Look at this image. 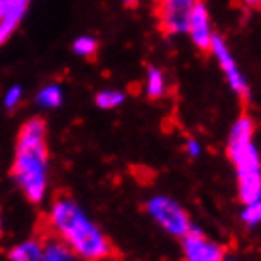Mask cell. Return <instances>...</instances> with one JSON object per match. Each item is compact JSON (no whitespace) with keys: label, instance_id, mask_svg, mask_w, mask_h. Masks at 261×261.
<instances>
[{"label":"cell","instance_id":"1","mask_svg":"<svg viewBox=\"0 0 261 261\" xmlns=\"http://www.w3.org/2000/svg\"><path fill=\"white\" fill-rule=\"evenodd\" d=\"M51 223L57 235L82 261H102L114 255L110 239L85 216L72 199H57L51 206Z\"/></svg>","mask_w":261,"mask_h":261},{"label":"cell","instance_id":"2","mask_svg":"<svg viewBox=\"0 0 261 261\" xmlns=\"http://www.w3.org/2000/svg\"><path fill=\"white\" fill-rule=\"evenodd\" d=\"M46 170V121L42 118H33L19 130L15 161L12 167L13 180L19 184L23 193L31 202H40L44 199L47 182Z\"/></svg>","mask_w":261,"mask_h":261},{"label":"cell","instance_id":"3","mask_svg":"<svg viewBox=\"0 0 261 261\" xmlns=\"http://www.w3.org/2000/svg\"><path fill=\"white\" fill-rule=\"evenodd\" d=\"M227 153L237 169L239 199L244 204L261 201V161L252 140L229 142Z\"/></svg>","mask_w":261,"mask_h":261},{"label":"cell","instance_id":"4","mask_svg":"<svg viewBox=\"0 0 261 261\" xmlns=\"http://www.w3.org/2000/svg\"><path fill=\"white\" fill-rule=\"evenodd\" d=\"M148 212L167 233L174 237H184L191 227L188 212L169 197H153L148 202Z\"/></svg>","mask_w":261,"mask_h":261},{"label":"cell","instance_id":"5","mask_svg":"<svg viewBox=\"0 0 261 261\" xmlns=\"http://www.w3.org/2000/svg\"><path fill=\"white\" fill-rule=\"evenodd\" d=\"M184 261H223L225 250L202 235L201 229L190 227L182 237Z\"/></svg>","mask_w":261,"mask_h":261},{"label":"cell","instance_id":"6","mask_svg":"<svg viewBox=\"0 0 261 261\" xmlns=\"http://www.w3.org/2000/svg\"><path fill=\"white\" fill-rule=\"evenodd\" d=\"M197 0H159V25L167 34L188 31L190 13Z\"/></svg>","mask_w":261,"mask_h":261},{"label":"cell","instance_id":"7","mask_svg":"<svg viewBox=\"0 0 261 261\" xmlns=\"http://www.w3.org/2000/svg\"><path fill=\"white\" fill-rule=\"evenodd\" d=\"M210 51L216 55V59H218V63H220V66H222V70L225 72L227 82H229V85L233 87V91H235L241 98H248L250 87H248V84H246L244 76L241 74V70H239V66H237L233 55H231V51H229V47L225 46L223 38L212 34V40H210Z\"/></svg>","mask_w":261,"mask_h":261},{"label":"cell","instance_id":"8","mask_svg":"<svg viewBox=\"0 0 261 261\" xmlns=\"http://www.w3.org/2000/svg\"><path fill=\"white\" fill-rule=\"evenodd\" d=\"M191 34V40L201 51H210V40H212V29H210V15L206 6L201 0H197L190 13L188 21V31Z\"/></svg>","mask_w":261,"mask_h":261},{"label":"cell","instance_id":"9","mask_svg":"<svg viewBox=\"0 0 261 261\" xmlns=\"http://www.w3.org/2000/svg\"><path fill=\"white\" fill-rule=\"evenodd\" d=\"M42 261H78V257L66 246V242L61 239H51L42 242Z\"/></svg>","mask_w":261,"mask_h":261},{"label":"cell","instance_id":"10","mask_svg":"<svg viewBox=\"0 0 261 261\" xmlns=\"http://www.w3.org/2000/svg\"><path fill=\"white\" fill-rule=\"evenodd\" d=\"M10 261H42V241L31 239L10 252Z\"/></svg>","mask_w":261,"mask_h":261},{"label":"cell","instance_id":"11","mask_svg":"<svg viewBox=\"0 0 261 261\" xmlns=\"http://www.w3.org/2000/svg\"><path fill=\"white\" fill-rule=\"evenodd\" d=\"M146 93H148V97L151 100L165 97V76L163 72L155 68V66L148 68V87H146Z\"/></svg>","mask_w":261,"mask_h":261},{"label":"cell","instance_id":"12","mask_svg":"<svg viewBox=\"0 0 261 261\" xmlns=\"http://www.w3.org/2000/svg\"><path fill=\"white\" fill-rule=\"evenodd\" d=\"M252 137H254V121L248 116H241L231 129L229 142H244V140H252Z\"/></svg>","mask_w":261,"mask_h":261},{"label":"cell","instance_id":"13","mask_svg":"<svg viewBox=\"0 0 261 261\" xmlns=\"http://www.w3.org/2000/svg\"><path fill=\"white\" fill-rule=\"evenodd\" d=\"M63 102V91L57 85H47L38 93V105L44 108H57Z\"/></svg>","mask_w":261,"mask_h":261},{"label":"cell","instance_id":"14","mask_svg":"<svg viewBox=\"0 0 261 261\" xmlns=\"http://www.w3.org/2000/svg\"><path fill=\"white\" fill-rule=\"evenodd\" d=\"M125 100V95L121 91H112V89H106V91L97 93L95 97V102L97 106L105 108V110H110V108H116V106H121Z\"/></svg>","mask_w":261,"mask_h":261},{"label":"cell","instance_id":"15","mask_svg":"<svg viewBox=\"0 0 261 261\" xmlns=\"http://www.w3.org/2000/svg\"><path fill=\"white\" fill-rule=\"evenodd\" d=\"M72 49H74V53H78V55H82L85 59H91V57H95V53L98 51V44L93 36H80V38L74 40Z\"/></svg>","mask_w":261,"mask_h":261},{"label":"cell","instance_id":"16","mask_svg":"<svg viewBox=\"0 0 261 261\" xmlns=\"http://www.w3.org/2000/svg\"><path fill=\"white\" fill-rule=\"evenodd\" d=\"M242 222L246 223L248 227H254L257 225L261 220V201L252 202V204H246V208L242 210Z\"/></svg>","mask_w":261,"mask_h":261},{"label":"cell","instance_id":"17","mask_svg":"<svg viewBox=\"0 0 261 261\" xmlns=\"http://www.w3.org/2000/svg\"><path fill=\"white\" fill-rule=\"evenodd\" d=\"M21 97H23V89H21L19 85H13L12 89L6 93V97H4V106L6 108H15V106L19 105Z\"/></svg>","mask_w":261,"mask_h":261},{"label":"cell","instance_id":"18","mask_svg":"<svg viewBox=\"0 0 261 261\" xmlns=\"http://www.w3.org/2000/svg\"><path fill=\"white\" fill-rule=\"evenodd\" d=\"M186 150H188V153H190L191 157L201 155V146H199V142H197V140H193V138H190V140H188V144H186Z\"/></svg>","mask_w":261,"mask_h":261},{"label":"cell","instance_id":"19","mask_svg":"<svg viewBox=\"0 0 261 261\" xmlns=\"http://www.w3.org/2000/svg\"><path fill=\"white\" fill-rule=\"evenodd\" d=\"M259 2H261V0H244V4H246V6H250V8H257V6H259Z\"/></svg>","mask_w":261,"mask_h":261},{"label":"cell","instance_id":"20","mask_svg":"<svg viewBox=\"0 0 261 261\" xmlns=\"http://www.w3.org/2000/svg\"><path fill=\"white\" fill-rule=\"evenodd\" d=\"M123 4L127 8H135L138 4V0H123Z\"/></svg>","mask_w":261,"mask_h":261},{"label":"cell","instance_id":"21","mask_svg":"<svg viewBox=\"0 0 261 261\" xmlns=\"http://www.w3.org/2000/svg\"><path fill=\"white\" fill-rule=\"evenodd\" d=\"M0 235H2V216H0Z\"/></svg>","mask_w":261,"mask_h":261},{"label":"cell","instance_id":"22","mask_svg":"<svg viewBox=\"0 0 261 261\" xmlns=\"http://www.w3.org/2000/svg\"><path fill=\"white\" fill-rule=\"evenodd\" d=\"M223 261H235V259H225V257H223Z\"/></svg>","mask_w":261,"mask_h":261}]
</instances>
